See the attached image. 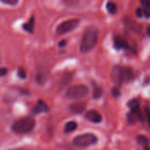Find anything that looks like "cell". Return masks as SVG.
Wrapping results in <instances>:
<instances>
[{
  "label": "cell",
  "mask_w": 150,
  "mask_h": 150,
  "mask_svg": "<svg viewBox=\"0 0 150 150\" xmlns=\"http://www.w3.org/2000/svg\"><path fill=\"white\" fill-rule=\"evenodd\" d=\"M98 40V28L93 25L87 26L83 33L81 44H80V51L82 53L89 52L97 44Z\"/></svg>",
  "instance_id": "obj_1"
},
{
  "label": "cell",
  "mask_w": 150,
  "mask_h": 150,
  "mask_svg": "<svg viewBox=\"0 0 150 150\" xmlns=\"http://www.w3.org/2000/svg\"><path fill=\"white\" fill-rule=\"evenodd\" d=\"M35 127V120L32 117H24L18 119L11 125L12 132L23 134L31 132Z\"/></svg>",
  "instance_id": "obj_2"
},
{
  "label": "cell",
  "mask_w": 150,
  "mask_h": 150,
  "mask_svg": "<svg viewBox=\"0 0 150 150\" xmlns=\"http://www.w3.org/2000/svg\"><path fill=\"white\" fill-rule=\"evenodd\" d=\"M89 92V88L84 84H75L69 86L65 91V97L69 99H77L85 97Z\"/></svg>",
  "instance_id": "obj_3"
},
{
  "label": "cell",
  "mask_w": 150,
  "mask_h": 150,
  "mask_svg": "<svg viewBox=\"0 0 150 150\" xmlns=\"http://www.w3.org/2000/svg\"><path fill=\"white\" fill-rule=\"evenodd\" d=\"M98 142V137L91 133L79 134L73 139V144L76 147H88Z\"/></svg>",
  "instance_id": "obj_4"
},
{
  "label": "cell",
  "mask_w": 150,
  "mask_h": 150,
  "mask_svg": "<svg viewBox=\"0 0 150 150\" xmlns=\"http://www.w3.org/2000/svg\"><path fill=\"white\" fill-rule=\"evenodd\" d=\"M79 24V19L77 18H70L67 19L65 21L61 22L57 26H56V33L58 34H64L67 33L72 30H74L77 25Z\"/></svg>",
  "instance_id": "obj_5"
},
{
  "label": "cell",
  "mask_w": 150,
  "mask_h": 150,
  "mask_svg": "<svg viewBox=\"0 0 150 150\" xmlns=\"http://www.w3.org/2000/svg\"><path fill=\"white\" fill-rule=\"evenodd\" d=\"M49 76V70L45 66H40L37 69L36 75H35V81L38 84L43 85Z\"/></svg>",
  "instance_id": "obj_6"
},
{
  "label": "cell",
  "mask_w": 150,
  "mask_h": 150,
  "mask_svg": "<svg viewBox=\"0 0 150 150\" xmlns=\"http://www.w3.org/2000/svg\"><path fill=\"white\" fill-rule=\"evenodd\" d=\"M112 79L117 85L123 83V76H122V66L115 65L112 69Z\"/></svg>",
  "instance_id": "obj_7"
},
{
  "label": "cell",
  "mask_w": 150,
  "mask_h": 150,
  "mask_svg": "<svg viewBox=\"0 0 150 150\" xmlns=\"http://www.w3.org/2000/svg\"><path fill=\"white\" fill-rule=\"evenodd\" d=\"M85 118L92 123H100L102 121V115L96 110L87 111L85 112Z\"/></svg>",
  "instance_id": "obj_8"
},
{
  "label": "cell",
  "mask_w": 150,
  "mask_h": 150,
  "mask_svg": "<svg viewBox=\"0 0 150 150\" xmlns=\"http://www.w3.org/2000/svg\"><path fill=\"white\" fill-rule=\"evenodd\" d=\"M113 47L116 49H126L129 47L128 42L121 36H115L113 38Z\"/></svg>",
  "instance_id": "obj_9"
},
{
  "label": "cell",
  "mask_w": 150,
  "mask_h": 150,
  "mask_svg": "<svg viewBox=\"0 0 150 150\" xmlns=\"http://www.w3.org/2000/svg\"><path fill=\"white\" fill-rule=\"evenodd\" d=\"M123 82H131L134 78V69L130 66H122Z\"/></svg>",
  "instance_id": "obj_10"
},
{
  "label": "cell",
  "mask_w": 150,
  "mask_h": 150,
  "mask_svg": "<svg viewBox=\"0 0 150 150\" xmlns=\"http://www.w3.org/2000/svg\"><path fill=\"white\" fill-rule=\"evenodd\" d=\"M49 108L48 106L47 105V104L43 101V100H39L37 105L32 109V113L33 114H38L40 112H48Z\"/></svg>",
  "instance_id": "obj_11"
},
{
  "label": "cell",
  "mask_w": 150,
  "mask_h": 150,
  "mask_svg": "<svg viewBox=\"0 0 150 150\" xmlns=\"http://www.w3.org/2000/svg\"><path fill=\"white\" fill-rule=\"evenodd\" d=\"M86 108V104L83 102H76L69 105V110L74 113H81Z\"/></svg>",
  "instance_id": "obj_12"
},
{
  "label": "cell",
  "mask_w": 150,
  "mask_h": 150,
  "mask_svg": "<svg viewBox=\"0 0 150 150\" xmlns=\"http://www.w3.org/2000/svg\"><path fill=\"white\" fill-rule=\"evenodd\" d=\"M125 25L129 28L131 29L132 31H134V32H139L141 29H142V25L140 24H138L137 22H135L134 20L131 19L130 18H127L124 21Z\"/></svg>",
  "instance_id": "obj_13"
},
{
  "label": "cell",
  "mask_w": 150,
  "mask_h": 150,
  "mask_svg": "<svg viewBox=\"0 0 150 150\" xmlns=\"http://www.w3.org/2000/svg\"><path fill=\"white\" fill-rule=\"evenodd\" d=\"M33 27H34V17L31 16V18H29V20L26 23H24L22 25V28L29 33H33Z\"/></svg>",
  "instance_id": "obj_14"
},
{
  "label": "cell",
  "mask_w": 150,
  "mask_h": 150,
  "mask_svg": "<svg viewBox=\"0 0 150 150\" xmlns=\"http://www.w3.org/2000/svg\"><path fill=\"white\" fill-rule=\"evenodd\" d=\"M72 80V73L71 72H64L62 76L61 77V81H60V83L61 85H66L68 84L70 81Z\"/></svg>",
  "instance_id": "obj_15"
},
{
  "label": "cell",
  "mask_w": 150,
  "mask_h": 150,
  "mask_svg": "<svg viewBox=\"0 0 150 150\" xmlns=\"http://www.w3.org/2000/svg\"><path fill=\"white\" fill-rule=\"evenodd\" d=\"M77 128V124L75 121H69L64 126V132L65 133H71Z\"/></svg>",
  "instance_id": "obj_16"
},
{
  "label": "cell",
  "mask_w": 150,
  "mask_h": 150,
  "mask_svg": "<svg viewBox=\"0 0 150 150\" xmlns=\"http://www.w3.org/2000/svg\"><path fill=\"white\" fill-rule=\"evenodd\" d=\"M103 94V90L100 86L98 84L94 83L93 84V89H92V97L94 98H99Z\"/></svg>",
  "instance_id": "obj_17"
},
{
  "label": "cell",
  "mask_w": 150,
  "mask_h": 150,
  "mask_svg": "<svg viewBox=\"0 0 150 150\" xmlns=\"http://www.w3.org/2000/svg\"><path fill=\"white\" fill-rule=\"evenodd\" d=\"M127 106L131 109V111L138 110V109H140V102H139V100L136 99V98L130 99V100L127 102Z\"/></svg>",
  "instance_id": "obj_18"
},
{
  "label": "cell",
  "mask_w": 150,
  "mask_h": 150,
  "mask_svg": "<svg viewBox=\"0 0 150 150\" xmlns=\"http://www.w3.org/2000/svg\"><path fill=\"white\" fill-rule=\"evenodd\" d=\"M105 7H106V10L109 13L111 14H114L116 13L117 11V5L114 2H112V1H108L105 4Z\"/></svg>",
  "instance_id": "obj_19"
},
{
  "label": "cell",
  "mask_w": 150,
  "mask_h": 150,
  "mask_svg": "<svg viewBox=\"0 0 150 150\" xmlns=\"http://www.w3.org/2000/svg\"><path fill=\"white\" fill-rule=\"evenodd\" d=\"M137 141H138V142H139L142 147L147 146V145H149V141L148 137H146L145 135H142V134L137 136Z\"/></svg>",
  "instance_id": "obj_20"
},
{
  "label": "cell",
  "mask_w": 150,
  "mask_h": 150,
  "mask_svg": "<svg viewBox=\"0 0 150 150\" xmlns=\"http://www.w3.org/2000/svg\"><path fill=\"white\" fill-rule=\"evenodd\" d=\"M127 121H128L129 124H133V123H134V122L137 120V118H136L135 114H134V112H132L131 111H130V112L127 113Z\"/></svg>",
  "instance_id": "obj_21"
},
{
  "label": "cell",
  "mask_w": 150,
  "mask_h": 150,
  "mask_svg": "<svg viewBox=\"0 0 150 150\" xmlns=\"http://www.w3.org/2000/svg\"><path fill=\"white\" fill-rule=\"evenodd\" d=\"M17 74H18V76L19 78L25 79L26 77V72H25V70L23 68H18V71H17Z\"/></svg>",
  "instance_id": "obj_22"
},
{
  "label": "cell",
  "mask_w": 150,
  "mask_h": 150,
  "mask_svg": "<svg viewBox=\"0 0 150 150\" xmlns=\"http://www.w3.org/2000/svg\"><path fill=\"white\" fill-rule=\"evenodd\" d=\"M112 96L115 97V98L120 96V89H119V87H118L117 85L114 86V87L112 89Z\"/></svg>",
  "instance_id": "obj_23"
},
{
  "label": "cell",
  "mask_w": 150,
  "mask_h": 150,
  "mask_svg": "<svg viewBox=\"0 0 150 150\" xmlns=\"http://www.w3.org/2000/svg\"><path fill=\"white\" fill-rule=\"evenodd\" d=\"M141 4L144 7V9L150 11V0H142Z\"/></svg>",
  "instance_id": "obj_24"
},
{
  "label": "cell",
  "mask_w": 150,
  "mask_h": 150,
  "mask_svg": "<svg viewBox=\"0 0 150 150\" xmlns=\"http://www.w3.org/2000/svg\"><path fill=\"white\" fill-rule=\"evenodd\" d=\"M135 13L138 18H142L144 16V9H142V7H138L135 11Z\"/></svg>",
  "instance_id": "obj_25"
},
{
  "label": "cell",
  "mask_w": 150,
  "mask_h": 150,
  "mask_svg": "<svg viewBox=\"0 0 150 150\" xmlns=\"http://www.w3.org/2000/svg\"><path fill=\"white\" fill-rule=\"evenodd\" d=\"M1 2L10 5H15L18 4V0H1Z\"/></svg>",
  "instance_id": "obj_26"
},
{
  "label": "cell",
  "mask_w": 150,
  "mask_h": 150,
  "mask_svg": "<svg viewBox=\"0 0 150 150\" xmlns=\"http://www.w3.org/2000/svg\"><path fill=\"white\" fill-rule=\"evenodd\" d=\"M144 111H145V115H146V117H147L148 123L149 124L150 126V110L148 107H145V108H144Z\"/></svg>",
  "instance_id": "obj_27"
},
{
  "label": "cell",
  "mask_w": 150,
  "mask_h": 150,
  "mask_svg": "<svg viewBox=\"0 0 150 150\" xmlns=\"http://www.w3.org/2000/svg\"><path fill=\"white\" fill-rule=\"evenodd\" d=\"M7 72H8V69H6V68H1L0 69V76L3 77V76H4L6 74H7Z\"/></svg>",
  "instance_id": "obj_28"
},
{
  "label": "cell",
  "mask_w": 150,
  "mask_h": 150,
  "mask_svg": "<svg viewBox=\"0 0 150 150\" xmlns=\"http://www.w3.org/2000/svg\"><path fill=\"white\" fill-rule=\"evenodd\" d=\"M66 45V40H60L59 41V43H58V46L61 47H63V46H65Z\"/></svg>",
  "instance_id": "obj_29"
},
{
  "label": "cell",
  "mask_w": 150,
  "mask_h": 150,
  "mask_svg": "<svg viewBox=\"0 0 150 150\" xmlns=\"http://www.w3.org/2000/svg\"><path fill=\"white\" fill-rule=\"evenodd\" d=\"M144 16L146 18H149L150 17V11H148L146 9H144Z\"/></svg>",
  "instance_id": "obj_30"
},
{
  "label": "cell",
  "mask_w": 150,
  "mask_h": 150,
  "mask_svg": "<svg viewBox=\"0 0 150 150\" xmlns=\"http://www.w3.org/2000/svg\"><path fill=\"white\" fill-rule=\"evenodd\" d=\"M143 150H150V146H149V145L144 146V147H143Z\"/></svg>",
  "instance_id": "obj_31"
},
{
  "label": "cell",
  "mask_w": 150,
  "mask_h": 150,
  "mask_svg": "<svg viewBox=\"0 0 150 150\" xmlns=\"http://www.w3.org/2000/svg\"><path fill=\"white\" fill-rule=\"evenodd\" d=\"M147 31H148V33H149V35H150V25H149V27H148Z\"/></svg>",
  "instance_id": "obj_32"
}]
</instances>
